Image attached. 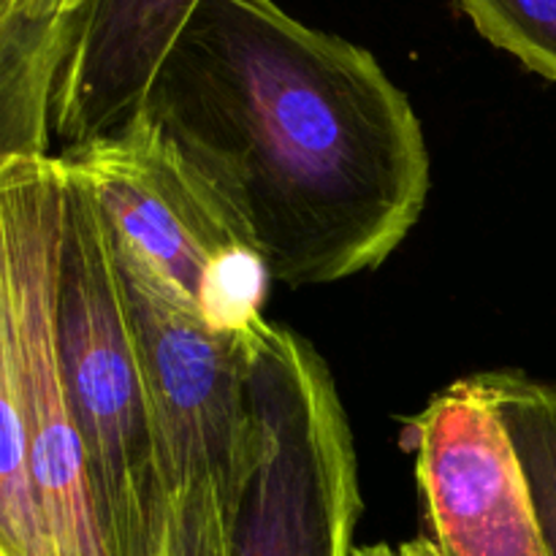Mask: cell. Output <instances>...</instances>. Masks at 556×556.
<instances>
[{"label": "cell", "instance_id": "obj_11", "mask_svg": "<svg viewBox=\"0 0 556 556\" xmlns=\"http://www.w3.org/2000/svg\"><path fill=\"white\" fill-rule=\"evenodd\" d=\"M508 429L535 505L548 556H556V386L516 369L472 375Z\"/></svg>", "mask_w": 556, "mask_h": 556}, {"label": "cell", "instance_id": "obj_2", "mask_svg": "<svg viewBox=\"0 0 556 556\" xmlns=\"http://www.w3.org/2000/svg\"><path fill=\"white\" fill-rule=\"evenodd\" d=\"M63 174L54 329L65 394L112 556H150L166 505L150 389L106 223L81 179Z\"/></svg>", "mask_w": 556, "mask_h": 556}, {"label": "cell", "instance_id": "obj_16", "mask_svg": "<svg viewBox=\"0 0 556 556\" xmlns=\"http://www.w3.org/2000/svg\"><path fill=\"white\" fill-rule=\"evenodd\" d=\"M353 556H402L400 548H391L386 543H375V546L353 548Z\"/></svg>", "mask_w": 556, "mask_h": 556}, {"label": "cell", "instance_id": "obj_15", "mask_svg": "<svg viewBox=\"0 0 556 556\" xmlns=\"http://www.w3.org/2000/svg\"><path fill=\"white\" fill-rule=\"evenodd\" d=\"M22 3H43V5H52V9L60 11H76L87 3V0H14V5Z\"/></svg>", "mask_w": 556, "mask_h": 556}, {"label": "cell", "instance_id": "obj_10", "mask_svg": "<svg viewBox=\"0 0 556 556\" xmlns=\"http://www.w3.org/2000/svg\"><path fill=\"white\" fill-rule=\"evenodd\" d=\"M11 163L0 168V554L49 556L27 465L25 413L16 369L11 288Z\"/></svg>", "mask_w": 556, "mask_h": 556}, {"label": "cell", "instance_id": "obj_9", "mask_svg": "<svg viewBox=\"0 0 556 556\" xmlns=\"http://www.w3.org/2000/svg\"><path fill=\"white\" fill-rule=\"evenodd\" d=\"M0 60V168L16 157L52 155V101L81 9L22 3Z\"/></svg>", "mask_w": 556, "mask_h": 556}, {"label": "cell", "instance_id": "obj_8", "mask_svg": "<svg viewBox=\"0 0 556 556\" xmlns=\"http://www.w3.org/2000/svg\"><path fill=\"white\" fill-rule=\"evenodd\" d=\"M201 0H87L52 101L63 147L103 139L134 123L168 52Z\"/></svg>", "mask_w": 556, "mask_h": 556}, {"label": "cell", "instance_id": "obj_4", "mask_svg": "<svg viewBox=\"0 0 556 556\" xmlns=\"http://www.w3.org/2000/svg\"><path fill=\"white\" fill-rule=\"evenodd\" d=\"M253 456L228 521L231 556H353L356 448L334 378L296 331L250 340Z\"/></svg>", "mask_w": 556, "mask_h": 556}, {"label": "cell", "instance_id": "obj_18", "mask_svg": "<svg viewBox=\"0 0 556 556\" xmlns=\"http://www.w3.org/2000/svg\"><path fill=\"white\" fill-rule=\"evenodd\" d=\"M0 556H3V554H0Z\"/></svg>", "mask_w": 556, "mask_h": 556}, {"label": "cell", "instance_id": "obj_3", "mask_svg": "<svg viewBox=\"0 0 556 556\" xmlns=\"http://www.w3.org/2000/svg\"><path fill=\"white\" fill-rule=\"evenodd\" d=\"M58 161L81 179L119 253L217 334L250 337L264 324L269 269L226 201L155 119L63 147Z\"/></svg>", "mask_w": 556, "mask_h": 556}, {"label": "cell", "instance_id": "obj_12", "mask_svg": "<svg viewBox=\"0 0 556 556\" xmlns=\"http://www.w3.org/2000/svg\"><path fill=\"white\" fill-rule=\"evenodd\" d=\"M483 38L556 81V0H459Z\"/></svg>", "mask_w": 556, "mask_h": 556}, {"label": "cell", "instance_id": "obj_13", "mask_svg": "<svg viewBox=\"0 0 556 556\" xmlns=\"http://www.w3.org/2000/svg\"><path fill=\"white\" fill-rule=\"evenodd\" d=\"M228 510L212 483L177 489L163 505L150 556H231Z\"/></svg>", "mask_w": 556, "mask_h": 556}, {"label": "cell", "instance_id": "obj_14", "mask_svg": "<svg viewBox=\"0 0 556 556\" xmlns=\"http://www.w3.org/2000/svg\"><path fill=\"white\" fill-rule=\"evenodd\" d=\"M400 554L402 556H440L438 548H434V543L429 541V538H416V541H407L400 546Z\"/></svg>", "mask_w": 556, "mask_h": 556}, {"label": "cell", "instance_id": "obj_5", "mask_svg": "<svg viewBox=\"0 0 556 556\" xmlns=\"http://www.w3.org/2000/svg\"><path fill=\"white\" fill-rule=\"evenodd\" d=\"M63 193L58 155L11 163V288L27 465L49 556H112L54 329Z\"/></svg>", "mask_w": 556, "mask_h": 556}, {"label": "cell", "instance_id": "obj_17", "mask_svg": "<svg viewBox=\"0 0 556 556\" xmlns=\"http://www.w3.org/2000/svg\"><path fill=\"white\" fill-rule=\"evenodd\" d=\"M14 11V0H0V22Z\"/></svg>", "mask_w": 556, "mask_h": 556}, {"label": "cell", "instance_id": "obj_6", "mask_svg": "<svg viewBox=\"0 0 556 556\" xmlns=\"http://www.w3.org/2000/svg\"><path fill=\"white\" fill-rule=\"evenodd\" d=\"M112 250L150 389L166 497L212 483L231 519L253 456L248 394L253 334H217L179 307L144 266L114 244Z\"/></svg>", "mask_w": 556, "mask_h": 556}, {"label": "cell", "instance_id": "obj_1", "mask_svg": "<svg viewBox=\"0 0 556 556\" xmlns=\"http://www.w3.org/2000/svg\"><path fill=\"white\" fill-rule=\"evenodd\" d=\"M141 114L288 288L380 266L427 204L432 163L410 98L369 49L275 0H201Z\"/></svg>", "mask_w": 556, "mask_h": 556}, {"label": "cell", "instance_id": "obj_7", "mask_svg": "<svg viewBox=\"0 0 556 556\" xmlns=\"http://www.w3.org/2000/svg\"><path fill=\"white\" fill-rule=\"evenodd\" d=\"M407 440L424 538L440 556H548L508 429L472 375L438 391Z\"/></svg>", "mask_w": 556, "mask_h": 556}]
</instances>
